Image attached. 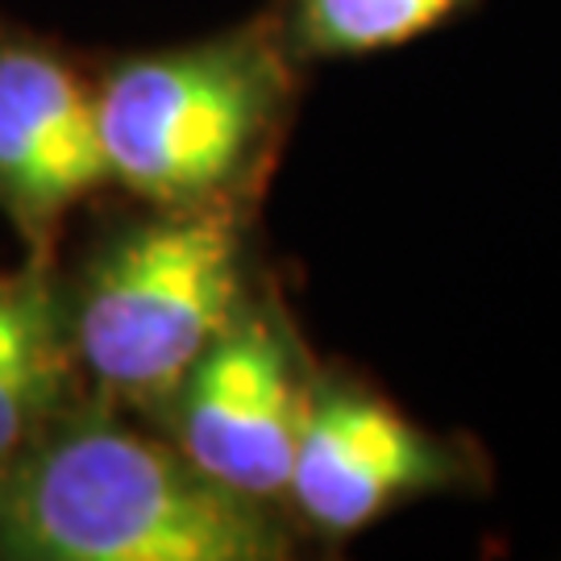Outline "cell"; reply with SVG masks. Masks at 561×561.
<instances>
[{
	"mask_svg": "<svg viewBox=\"0 0 561 561\" xmlns=\"http://www.w3.org/2000/svg\"><path fill=\"white\" fill-rule=\"evenodd\" d=\"M479 0H279L283 38L304 67L396 55L442 34Z\"/></svg>",
	"mask_w": 561,
	"mask_h": 561,
	"instance_id": "cell-7",
	"label": "cell"
},
{
	"mask_svg": "<svg viewBox=\"0 0 561 561\" xmlns=\"http://www.w3.org/2000/svg\"><path fill=\"white\" fill-rule=\"evenodd\" d=\"M104 183L96 83L46 42L0 38V208L34 254Z\"/></svg>",
	"mask_w": 561,
	"mask_h": 561,
	"instance_id": "cell-6",
	"label": "cell"
},
{
	"mask_svg": "<svg viewBox=\"0 0 561 561\" xmlns=\"http://www.w3.org/2000/svg\"><path fill=\"white\" fill-rule=\"evenodd\" d=\"M76 354L67 341V304L55 296L9 333H0V466L18 458L59 421Z\"/></svg>",
	"mask_w": 561,
	"mask_h": 561,
	"instance_id": "cell-8",
	"label": "cell"
},
{
	"mask_svg": "<svg viewBox=\"0 0 561 561\" xmlns=\"http://www.w3.org/2000/svg\"><path fill=\"white\" fill-rule=\"evenodd\" d=\"M312 366L287 308L259 291L159 408L167 442L217 486L287 512Z\"/></svg>",
	"mask_w": 561,
	"mask_h": 561,
	"instance_id": "cell-5",
	"label": "cell"
},
{
	"mask_svg": "<svg viewBox=\"0 0 561 561\" xmlns=\"http://www.w3.org/2000/svg\"><path fill=\"white\" fill-rule=\"evenodd\" d=\"M486 491L479 442L412 421L362 370L317 358L287 482V516L304 541L341 549L424 500Z\"/></svg>",
	"mask_w": 561,
	"mask_h": 561,
	"instance_id": "cell-4",
	"label": "cell"
},
{
	"mask_svg": "<svg viewBox=\"0 0 561 561\" xmlns=\"http://www.w3.org/2000/svg\"><path fill=\"white\" fill-rule=\"evenodd\" d=\"M250 213L233 204L154 208L92 250L67 304V341L113 403L159 412L259 296Z\"/></svg>",
	"mask_w": 561,
	"mask_h": 561,
	"instance_id": "cell-3",
	"label": "cell"
},
{
	"mask_svg": "<svg viewBox=\"0 0 561 561\" xmlns=\"http://www.w3.org/2000/svg\"><path fill=\"white\" fill-rule=\"evenodd\" d=\"M300 545L287 512L225 491L171 442L104 412H62L0 466V558L283 561Z\"/></svg>",
	"mask_w": 561,
	"mask_h": 561,
	"instance_id": "cell-1",
	"label": "cell"
},
{
	"mask_svg": "<svg viewBox=\"0 0 561 561\" xmlns=\"http://www.w3.org/2000/svg\"><path fill=\"white\" fill-rule=\"evenodd\" d=\"M304 71L275 9L217 38L117 59L96 83L108 183L154 208H254Z\"/></svg>",
	"mask_w": 561,
	"mask_h": 561,
	"instance_id": "cell-2",
	"label": "cell"
}]
</instances>
